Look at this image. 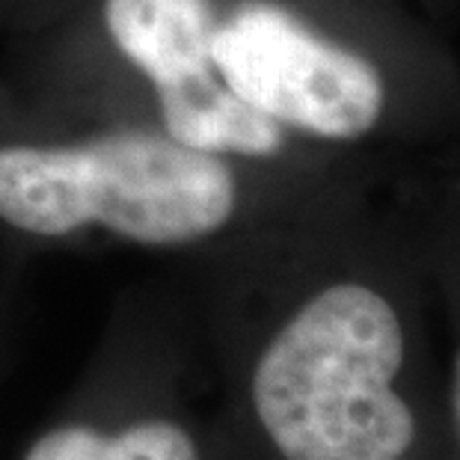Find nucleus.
Here are the masks:
<instances>
[{
  "mask_svg": "<svg viewBox=\"0 0 460 460\" xmlns=\"http://www.w3.org/2000/svg\"><path fill=\"white\" fill-rule=\"evenodd\" d=\"M102 36L181 146L270 161L288 137L350 143L384 119L380 68L277 0H99Z\"/></svg>",
  "mask_w": 460,
  "mask_h": 460,
  "instance_id": "f257e3e1",
  "label": "nucleus"
},
{
  "mask_svg": "<svg viewBox=\"0 0 460 460\" xmlns=\"http://www.w3.org/2000/svg\"><path fill=\"white\" fill-rule=\"evenodd\" d=\"M407 327L375 282L309 291L261 339L243 380L247 419L273 460H395L416 452L404 393Z\"/></svg>",
  "mask_w": 460,
  "mask_h": 460,
  "instance_id": "f03ea898",
  "label": "nucleus"
},
{
  "mask_svg": "<svg viewBox=\"0 0 460 460\" xmlns=\"http://www.w3.org/2000/svg\"><path fill=\"white\" fill-rule=\"evenodd\" d=\"M238 166L149 122L0 140V223L36 241L193 250L241 214Z\"/></svg>",
  "mask_w": 460,
  "mask_h": 460,
  "instance_id": "7ed1b4c3",
  "label": "nucleus"
},
{
  "mask_svg": "<svg viewBox=\"0 0 460 460\" xmlns=\"http://www.w3.org/2000/svg\"><path fill=\"white\" fill-rule=\"evenodd\" d=\"M22 460H214V448L188 407L116 401L48 425Z\"/></svg>",
  "mask_w": 460,
  "mask_h": 460,
  "instance_id": "20e7f679",
  "label": "nucleus"
},
{
  "mask_svg": "<svg viewBox=\"0 0 460 460\" xmlns=\"http://www.w3.org/2000/svg\"><path fill=\"white\" fill-rule=\"evenodd\" d=\"M452 416H455L457 437H460V354L455 359V371H452Z\"/></svg>",
  "mask_w": 460,
  "mask_h": 460,
  "instance_id": "39448f33",
  "label": "nucleus"
},
{
  "mask_svg": "<svg viewBox=\"0 0 460 460\" xmlns=\"http://www.w3.org/2000/svg\"><path fill=\"white\" fill-rule=\"evenodd\" d=\"M395 460H416L413 455H407V457H395Z\"/></svg>",
  "mask_w": 460,
  "mask_h": 460,
  "instance_id": "423d86ee",
  "label": "nucleus"
}]
</instances>
